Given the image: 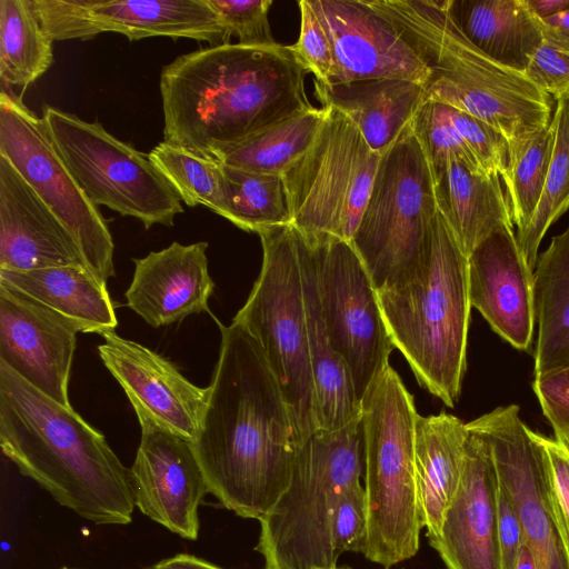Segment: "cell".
<instances>
[{
    "mask_svg": "<svg viewBox=\"0 0 569 569\" xmlns=\"http://www.w3.org/2000/svg\"><path fill=\"white\" fill-rule=\"evenodd\" d=\"M315 89L322 107H332L345 113L368 146L380 156L411 126L429 99L423 86L403 79L316 83Z\"/></svg>",
    "mask_w": 569,
    "mask_h": 569,
    "instance_id": "cell-23",
    "label": "cell"
},
{
    "mask_svg": "<svg viewBox=\"0 0 569 569\" xmlns=\"http://www.w3.org/2000/svg\"><path fill=\"white\" fill-rule=\"evenodd\" d=\"M0 446L19 471L96 525H128L130 469L104 436L0 361Z\"/></svg>",
    "mask_w": 569,
    "mask_h": 569,
    "instance_id": "cell-3",
    "label": "cell"
},
{
    "mask_svg": "<svg viewBox=\"0 0 569 569\" xmlns=\"http://www.w3.org/2000/svg\"><path fill=\"white\" fill-rule=\"evenodd\" d=\"M363 470L361 416L333 430L317 429L301 445L290 483L259 519L256 550L264 569H336L331 520L338 501Z\"/></svg>",
    "mask_w": 569,
    "mask_h": 569,
    "instance_id": "cell-7",
    "label": "cell"
},
{
    "mask_svg": "<svg viewBox=\"0 0 569 569\" xmlns=\"http://www.w3.org/2000/svg\"><path fill=\"white\" fill-rule=\"evenodd\" d=\"M555 146L540 200L529 223L516 232L519 249L533 270L538 249L550 226L569 209V101L556 102Z\"/></svg>",
    "mask_w": 569,
    "mask_h": 569,
    "instance_id": "cell-35",
    "label": "cell"
},
{
    "mask_svg": "<svg viewBox=\"0 0 569 569\" xmlns=\"http://www.w3.org/2000/svg\"><path fill=\"white\" fill-rule=\"evenodd\" d=\"M60 569H78V568L61 567Z\"/></svg>",
    "mask_w": 569,
    "mask_h": 569,
    "instance_id": "cell-50",
    "label": "cell"
},
{
    "mask_svg": "<svg viewBox=\"0 0 569 569\" xmlns=\"http://www.w3.org/2000/svg\"><path fill=\"white\" fill-rule=\"evenodd\" d=\"M327 108L315 141L282 174L291 224L309 246L351 242L381 159L345 113Z\"/></svg>",
    "mask_w": 569,
    "mask_h": 569,
    "instance_id": "cell-9",
    "label": "cell"
},
{
    "mask_svg": "<svg viewBox=\"0 0 569 569\" xmlns=\"http://www.w3.org/2000/svg\"><path fill=\"white\" fill-rule=\"evenodd\" d=\"M220 167L219 216L244 231L256 233L271 227L291 224L282 174L252 172L222 163Z\"/></svg>",
    "mask_w": 569,
    "mask_h": 569,
    "instance_id": "cell-33",
    "label": "cell"
},
{
    "mask_svg": "<svg viewBox=\"0 0 569 569\" xmlns=\"http://www.w3.org/2000/svg\"><path fill=\"white\" fill-rule=\"evenodd\" d=\"M61 266L87 268L68 229L0 156V269L29 271Z\"/></svg>",
    "mask_w": 569,
    "mask_h": 569,
    "instance_id": "cell-21",
    "label": "cell"
},
{
    "mask_svg": "<svg viewBox=\"0 0 569 569\" xmlns=\"http://www.w3.org/2000/svg\"><path fill=\"white\" fill-rule=\"evenodd\" d=\"M538 338L536 376L569 367V227L551 239L533 269Z\"/></svg>",
    "mask_w": 569,
    "mask_h": 569,
    "instance_id": "cell-31",
    "label": "cell"
},
{
    "mask_svg": "<svg viewBox=\"0 0 569 569\" xmlns=\"http://www.w3.org/2000/svg\"><path fill=\"white\" fill-rule=\"evenodd\" d=\"M533 391L556 441L569 455V367L535 376Z\"/></svg>",
    "mask_w": 569,
    "mask_h": 569,
    "instance_id": "cell-42",
    "label": "cell"
},
{
    "mask_svg": "<svg viewBox=\"0 0 569 569\" xmlns=\"http://www.w3.org/2000/svg\"><path fill=\"white\" fill-rule=\"evenodd\" d=\"M328 113L311 108L229 149L218 162L259 173L283 174L312 144Z\"/></svg>",
    "mask_w": 569,
    "mask_h": 569,
    "instance_id": "cell-32",
    "label": "cell"
},
{
    "mask_svg": "<svg viewBox=\"0 0 569 569\" xmlns=\"http://www.w3.org/2000/svg\"><path fill=\"white\" fill-rule=\"evenodd\" d=\"M52 42L42 32L30 0H0L1 88L24 90L53 62Z\"/></svg>",
    "mask_w": 569,
    "mask_h": 569,
    "instance_id": "cell-34",
    "label": "cell"
},
{
    "mask_svg": "<svg viewBox=\"0 0 569 569\" xmlns=\"http://www.w3.org/2000/svg\"><path fill=\"white\" fill-rule=\"evenodd\" d=\"M150 569H223L201 558L179 553L173 557L160 560Z\"/></svg>",
    "mask_w": 569,
    "mask_h": 569,
    "instance_id": "cell-47",
    "label": "cell"
},
{
    "mask_svg": "<svg viewBox=\"0 0 569 569\" xmlns=\"http://www.w3.org/2000/svg\"><path fill=\"white\" fill-rule=\"evenodd\" d=\"M329 38L332 82L403 79L425 88L429 70L368 0H309Z\"/></svg>",
    "mask_w": 569,
    "mask_h": 569,
    "instance_id": "cell-17",
    "label": "cell"
},
{
    "mask_svg": "<svg viewBox=\"0 0 569 569\" xmlns=\"http://www.w3.org/2000/svg\"><path fill=\"white\" fill-rule=\"evenodd\" d=\"M522 74L556 102L569 97V53L545 40Z\"/></svg>",
    "mask_w": 569,
    "mask_h": 569,
    "instance_id": "cell-43",
    "label": "cell"
},
{
    "mask_svg": "<svg viewBox=\"0 0 569 569\" xmlns=\"http://www.w3.org/2000/svg\"><path fill=\"white\" fill-rule=\"evenodd\" d=\"M489 446L500 485L511 498L537 569H569V550L548 491L547 453L519 407H498L467 422Z\"/></svg>",
    "mask_w": 569,
    "mask_h": 569,
    "instance_id": "cell-14",
    "label": "cell"
},
{
    "mask_svg": "<svg viewBox=\"0 0 569 569\" xmlns=\"http://www.w3.org/2000/svg\"><path fill=\"white\" fill-rule=\"evenodd\" d=\"M471 307L512 347L530 351L536 320L533 270L512 226L488 236L468 257Z\"/></svg>",
    "mask_w": 569,
    "mask_h": 569,
    "instance_id": "cell-20",
    "label": "cell"
},
{
    "mask_svg": "<svg viewBox=\"0 0 569 569\" xmlns=\"http://www.w3.org/2000/svg\"><path fill=\"white\" fill-rule=\"evenodd\" d=\"M432 177L437 209L467 257L496 230L513 227L499 174L450 161Z\"/></svg>",
    "mask_w": 569,
    "mask_h": 569,
    "instance_id": "cell-27",
    "label": "cell"
},
{
    "mask_svg": "<svg viewBox=\"0 0 569 569\" xmlns=\"http://www.w3.org/2000/svg\"><path fill=\"white\" fill-rule=\"evenodd\" d=\"M555 146V129L550 126L536 134L508 144V162L503 180L511 218L517 231L530 221L540 200Z\"/></svg>",
    "mask_w": 569,
    "mask_h": 569,
    "instance_id": "cell-36",
    "label": "cell"
},
{
    "mask_svg": "<svg viewBox=\"0 0 569 569\" xmlns=\"http://www.w3.org/2000/svg\"><path fill=\"white\" fill-rule=\"evenodd\" d=\"M148 156L187 206H204L218 214L222 182L218 161L164 141L159 142Z\"/></svg>",
    "mask_w": 569,
    "mask_h": 569,
    "instance_id": "cell-37",
    "label": "cell"
},
{
    "mask_svg": "<svg viewBox=\"0 0 569 569\" xmlns=\"http://www.w3.org/2000/svg\"><path fill=\"white\" fill-rule=\"evenodd\" d=\"M543 39L569 53V10L541 19Z\"/></svg>",
    "mask_w": 569,
    "mask_h": 569,
    "instance_id": "cell-46",
    "label": "cell"
},
{
    "mask_svg": "<svg viewBox=\"0 0 569 569\" xmlns=\"http://www.w3.org/2000/svg\"><path fill=\"white\" fill-rule=\"evenodd\" d=\"M499 478L491 450L469 431L459 489L431 546L446 569H502L498 536Z\"/></svg>",
    "mask_w": 569,
    "mask_h": 569,
    "instance_id": "cell-19",
    "label": "cell"
},
{
    "mask_svg": "<svg viewBox=\"0 0 569 569\" xmlns=\"http://www.w3.org/2000/svg\"><path fill=\"white\" fill-rule=\"evenodd\" d=\"M336 569H351V568H349V567H341V568H338V567H337Z\"/></svg>",
    "mask_w": 569,
    "mask_h": 569,
    "instance_id": "cell-51",
    "label": "cell"
},
{
    "mask_svg": "<svg viewBox=\"0 0 569 569\" xmlns=\"http://www.w3.org/2000/svg\"><path fill=\"white\" fill-rule=\"evenodd\" d=\"M98 0H30L42 32L51 41L91 39L102 33L92 9Z\"/></svg>",
    "mask_w": 569,
    "mask_h": 569,
    "instance_id": "cell-38",
    "label": "cell"
},
{
    "mask_svg": "<svg viewBox=\"0 0 569 569\" xmlns=\"http://www.w3.org/2000/svg\"><path fill=\"white\" fill-rule=\"evenodd\" d=\"M468 438L467 425L452 415L418 418L416 481L421 522L430 546L438 540L445 515L459 489Z\"/></svg>",
    "mask_w": 569,
    "mask_h": 569,
    "instance_id": "cell-25",
    "label": "cell"
},
{
    "mask_svg": "<svg viewBox=\"0 0 569 569\" xmlns=\"http://www.w3.org/2000/svg\"><path fill=\"white\" fill-rule=\"evenodd\" d=\"M92 17L101 32L122 33L131 41L168 37L210 47L229 43L209 0H98Z\"/></svg>",
    "mask_w": 569,
    "mask_h": 569,
    "instance_id": "cell-29",
    "label": "cell"
},
{
    "mask_svg": "<svg viewBox=\"0 0 569 569\" xmlns=\"http://www.w3.org/2000/svg\"><path fill=\"white\" fill-rule=\"evenodd\" d=\"M258 234L261 270L232 322L259 345L305 441L317 426L297 230L277 226Z\"/></svg>",
    "mask_w": 569,
    "mask_h": 569,
    "instance_id": "cell-8",
    "label": "cell"
},
{
    "mask_svg": "<svg viewBox=\"0 0 569 569\" xmlns=\"http://www.w3.org/2000/svg\"><path fill=\"white\" fill-rule=\"evenodd\" d=\"M429 70L428 98L497 129L508 144L548 128L555 100L522 73L480 51L456 27L446 0H373Z\"/></svg>",
    "mask_w": 569,
    "mask_h": 569,
    "instance_id": "cell-4",
    "label": "cell"
},
{
    "mask_svg": "<svg viewBox=\"0 0 569 569\" xmlns=\"http://www.w3.org/2000/svg\"><path fill=\"white\" fill-rule=\"evenodd\" d=\"M568 101H569V97H568Z\"/></svg>",
    "mask_w": 569,
    "mask_h": 569,
    "instance_id": "cell-52",
    "label": "cell"
},
{
    "mask_svg": "<svg viewBox=\"0 0 569 569\" xmlns=\"http://www.w3.org/2000/svg\"><path fill=\"white\" fill-rule=\"evenodd\" d=\"M412 395L388 365L361 401L367 536L362 553L387 568L419 549Z\"/></svg>",
    "mask_w": 569,
    "mask_h": 569,
    "instance_id": "cell-6",
    "label": "cell"
},
{
    "mask_svg": "<svg viewBox=\"0 0 569 569\" xmlns=\"http://www.w3.org/2000/svg\"><path fill=\"white\" fill-rule=\"evenodd\" d=\"M99 356L120 383L134 411L191 442L197 438L209 400L201 388L183 377L168 359L153 350L118 336L101 335Z\"/></svg>",
    "mask_w": 569,
    "mask_h": 569,
    "instance_id": "cell-18",
    "label": "cell"
},
{
    "mask_svg": "<svg viewBox=\"0 0 569 569\" xmlns=\"http://www.w3.org/2000/svg\"><path fill=\"white\" fill-rule=\"evenodd\" d=\"M446 7L475 47L520 73L545 40L541 20L526 0H446Z\"/></svg>",
    "mask_w": 569,
    "mask_h": 569,
    "instance_id": "cell-28",
    "label": "cell"
},
{
    "mask_svg": "<svg viewBox=\"0 0 569 569\" xmlns=\"http://www.w3.org/2000/svg\"><path fill=\"white\" fill-rule=\"evenodd\" d=\"M367 522L365 488L358 482L342 495L332 516L331 543L338 557L347 551L362 553Z\"/></svg>",
    "mask_w": 569,
    "mask_h": 569,
    "instance_id": "cell-41",
    "label": "cell"
},
{
    "mask_svg": "<svg viewBox=\"0 0 569 569\" xmlns=\"http://www.w3.org/2000/svg\"><path fill=\"white\" fill-rule=\"evenodd\" d=\"M297 230V229H296ZM308 325L317 429L341 428L361 416L348 365L332 346L321 315L311 248L297 230Z\"/></svg>",
    "mask_w": 569,
    "mask_h": 569,
    "instance_id": "cell-26",
    "label": "cell"
},
{
    "mask_svg": "<svg viewBox=\"0 0 569 569\" xmlns=\"http://www.w3.org/2000/svg\"><path fill=\"white\" fill-rule=\"evenodd\" d=\"M0 284L18 291L100 336L118 326L107 286L83 267L61 266L29 271L0 269Z\"/></svg>",
    "mask_w": 569,
    "mask_h": 569,
    "instance_id": "cell-30",
    "label": "cell"
},
{
    "mask_svg": "<svg viewBox=\"0 0 569 569\" xmlns=\"http://www.w3.org/2000/svg\"><path fill=\"white\" fill-rule=\"evenodd\" d=\"M386 569H389V568H386Z\"/></svg>",
    "mask_w": 569,
    "mask_h": 569,
    "instance_id": "cell-53",
    "label": "cell"
},
{
    "mask_svg": "<svg viewBox=\"0 0 569 569\" xmlns=\"http://www.w3.org/2000/svg\"><path fill=\"white\" fill-rule=\"evenodd\" d=\"M207 248L204 241L187 246L172 242L133 259L127 306L154 328L208 311L214 282L208 272Z\"/></svg>",
    "mask_w": 569,
    "mask_h": 569,
    "instance_id": "cell-22",
    "label": "cell"
},
{
    "mask_svg": "<svg viewBox=\"0 0 569 569\" xmlns=\"http://www.w3.org/2000/svg\"><path fill=\"white\" fill-rule=\"evenodd\" d=\"M515 569H537L535 559L526 543L521 547Z\"/></svg>",
    "mask_w": 569,
    "mask_h": 569,
    "instance_id": "cell-49",
    "label": "cell"
},
{
    "mask_svg": "<svg viewBox=\"0 0 569 569\" xmlns=\"http://www.w3.org/2000/svg\"><path fill=\"white\" fill-rule=\"evenodd\" d=\"M217 323L219 357L192 445L209 493L259 520L288 488L303 441L257 341L234 322Z\"/></svg>",
    "mask_w": 569,
    "mask_h": 569,
    "instance_id": "cell-1",
    "label": "cell"
},
{
    "mask_svg": "<svg viewBox=\"0 0 569 569\" xmlns=\"http://www.w3.org/2000/svg\"><path fill=\"white\" fill-rule=\"evenodd\" d=\"M498 536L502 569H515L525 533L515 505L499 482Z\"/></svg>",
    "mask_w": 569,
    "mask_h": 569,
    "instance_id": "cell-45",
    "label": "cell"
},
{
    "mask_svg": "<svg viewBox=\"0 0 569 569\" xmlns=\"http://www.w3.org/2000/svg\"><path fill=\"white\" fill-rule=\"evenodd\" d=\"M218 13L229 42L231 37L241 44L276 43L268 20L272 0H209Z\"/></svg>",
    "mask_w": 569,
    "mask_h": 569,
    "instance_id": "cell-39",
    "label": "cell"
},
{
    "mask_svg": "<svg viewBox=\"0 0 569 569\" xmlns=\"http://www.w3.org/2000/svg\"><path fill=\"white\" fill-rule=\"evenodd\" d=\"M432 176L457 161L476 172L503 174L508 141L479 118L446 103L428 99L411 122Z\"/></svg>",
    "mask_w": 569,
    "mask_h": 569,
    "instance_id": "cell-24",
    "label": "cell"
},
{
    "mask_svg": "<svg viewBox=\"0 0 569 569\" xmlns=\"http://www.w3.org/2000/svg\"><path fill=\"white\" fill-rule=\"evenodd\" d=\"M141 437L130 468L136 507L183 539L197 540L198 508L209 492L190 440L136 411Z\"/></svg>",
    "mask_w": 569,
    "mask_h": 569,
    "instance_id": "cell-15",
    "label": "cell"
},
{
    "mask_svg": "<svg viewBox=\"0 0 569 569\" xmlns=\"http://www.w3.org/2000/svg\"><path fill=\"white\" fill-rule=\"evenodd\" d=\"M291 46L223 43L184 53L160 73L163 141L218 161L256 133L313 106Z\"/></svg>",
    "mask_w": 569,
    "mask_h": 569,
    "instance_id": "cell-2",
    "label": "cell"
},
{
    "mask_svg": "<svg viewBox=\"0 0 569 569\" xmlns=\"http://www.w3.org/2000/svg\"><path fill=\"white\" fill-rule=\"evenodd\" d=\"M300 34L291 46L302 64L316 78V83L326 86L332 82L335 62L327 32L309 0L299 1Z\"/></svg>",
    "mask_w": 569,
    "mask_h": 569,
    "instance_id": "cell-40",
    "label": "cell"
},
{
    "mask_svg": "<svg viewBox=\"0 0 569 569\" xmlns=\"http://www.w3.org/2000/svg\"><path fill=\"white\" fill-rule=\"evenodd\" d=\"M437 211L433 177L410 126L381 156L351 239L377 290L417 262Z\"/></svg>",
    "mask_w": 569,
    "mask_h": 569,
    "instance_id": "cell-11",
    "label": "cell"
},
{
    "mask_svg": "<svg viewBox=\"0 0 569 569\" xmlns=\"http://www.w3.org/2000/svg\"><path fill=\"white\" fill-rule=\"evenodd\" d=\"M0 156L4 157L74 239L84 263L107 286L114 276V244L91 202L53 148L41 118L10 90L0 94Z\"/></svg>",
    "mask_w": 569,
    "mask_h": 569,
    "instance_id": "cell-12",
    "label": "cell"
},
{
    "mask_svg": "<svg viewBox=\"0 0 569 569\" xmlns=\"http://www.w3.org/2000/svg\"><path fill=\"white\" fill-rule=\"evenodd\" d=\"M78 332L72 320L0 284V361L67 409Z\"/></svg>",
    "mask_w": 569,
    "mask_h": 569,
    "instance_id": "cell-16",
    "label": "cell"
},
{
    "mask_svg": "<svg viewBox=\"0 0 569 569\" xmlns=\"http://www.w3.org/2000/svg\"><path fill=\"white\" fill-rule=\"evenodd\" d=\"M548 461V491L552 509L569 550V455L555 440L539 433Z\"/></svg>",
    "mask_w": 569,
    "mask_h": 569,
    "instance_id": "cell-44",
    "label": "cell"
},
{
    "mask_svg": "<svg viewBox=\"0 0 569 569\" xmlns=\"http://www.w3.org/2000/svg\"><path fill=\"white\" fill-rule=\"evenodd\" d=\"M46 132L76 181L93 204L121 216L172 227L183 212L181 199L148 154L117 139L101 123L44 106Z\"/></svg>",
    "mask_w": 569,
    "mask_h": 569,
    "instance_id": "cell-10",
    "label": "cell"
},
{
    "mask_svg": "<svg viewBox=\"0 0 569 569\" xmlns=\"http://www.w3.org/2000/svg\"><path fill=\"white\" fill-rule=\"evenodd\" d=\"M531 11L541 20L569 10V0H526Z\"/></svg>",
    "mask_w": 569,
    "mask_h": 569,
    "instance_id": "cell-48",
    "label": "cell"
},
{
    "mask_svg": "<svg viewBox=\"0 0 569 569\" xmlns=\"http://www.w3.org/2000/svg\"><path fill=\"white\" fill-rule=\"evenodd\" d=\"M377 292L395 348L419 385L453 408L467 365L468 257L439 211L417 262Z\"/></svg>",
    "mask_w": 569,
    "mask_h": 569,
    "instance_id": "cell-5",
    "label": "cell"
},
{
    "mask_svg": "<svg viewBox=\"0 0 569 569\" xmlns=\"http://www.w3.org/2000/svg\"><path fill=\"white\" fill-rule=\"evenodd\" d=\"M309 247L322 319L332 346L348 365L361 403L395 349L378 292L351 242L331 239Z\"/></svg>",
    "mask_w": 569,
    "mask_h": 569,
    "instance_id": "cell-13",
    "label": "cell"
}]
</instances>
